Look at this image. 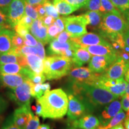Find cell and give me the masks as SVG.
I'll use <instances>...</instances> for the list:
<instances>
[{
  "label": "cell",
  "instance_id": "27",
  "mask_svg": "<svg viewBox=\"0 0 129 129\" xmlns=\"http://www.w3.org/2000/svg\"><path fill=\"white\" fill-rule=\"evenodd\" d=\"M125 114L124 111L121 109L117 115L114 116L107 124L105 125H100L97 129H111L113 127L115 126L123 121L125 118Z\"/></svg>",
  "mask_w": 129,
  "mask_h": 129
},
{
  "label": "cell",
  "instance_id": "45",
  "mask_svg": "<svg viewBox=\"0 0 129 129\" xmlns=\"http://www.w3.org/2000/svg\"><path fill=\"white\" fill-rule=\"evenodd\" d=\"M0 25L5 26L6 28L12 29L9 23L7 14L1 10H0Z\"/></svg>",
  "mask_w": 129,
  "mask_h": 129
},
{
  "label": "cell",
  "instance_id": "57",
  "mask_svg": "<svg viewBox=\"0 0 129 129\" xmlns=\"http://www.w3.org/2000/svg\"><path fill=\"white\" fill-rule=\"evenodd\" d=\"M38 129H50V127L48 124H43L40 125L38 127Z\"/></svg>",
  "mask_w": 129,
  "mask_h": 129
},
{
  "label": "cell",
  "instance_id": "22",
  "mask_svg": "<svg viewBox=\"0 0 129 129\" xmlns=\"http://www.w3.org/2000/svg\"><path fill=\"white\" fill-rule=\"evenodd\" d=\"M26 56L28 67L36 74H43L44 62L43 59L36 54H28Z\"/></svg>",
  "mask_w": 129,
  "mask_h": 129
},
{
  "label": "cell",
  "instance_id": "46",
  "mask_svg": "<svg viewBox=\"0 0 129 129\" xmlns=\"http://www.w3.org/2000/svg\"><path fill=\"white\" fill-rule=\"evenodd\" d=\"M12 0H0V10L7 14Z\"/></svg>",
  "mask_w": 129,
  "mask_h": 129
},
{
  "label": "cell",
  "instance_id": "39",
  "mask_svg": "<svg viewBox=\"0 0 129 129\" xmlns=\"http://www.w3.org/2000/svg\"><path fill=\"white\" fill-rule=\"evenodd\" d=\"M24 44L25 46L29 47H35L38 44V41L33 35L29 33H28L24 37Z\"/></svg>",
  "mask_w": 129,
  "mask_h": 129
},
{
  "label": "cell",
  "instance_id": "13",
  "mask_svg": "<svg viewBox=\"0 0 129 129\" xmlns=\"http://www.w3.org/2000/svg\"><path fill=\"white\" fill-rule=\"evenodd\" d=\"M71 40L78 45H84V46H92L98 44H110L107 40H105L102 35L97 34L89 32L78 37H74Z\"/></svg>",
  "mask_w": 129,
  "mask_h": 129
},
{
  "label": "cell",
  "instance_id": "55",
  "mask_svg": "<svg viewBox=\"0 0 129 129\" xmlns=\"http://www.w3.org/2000/svg\"><path fill=\"white\" fill-rule=\"evenodd\" d=\"M123 37L126 44L129 47V29L125 30L123 34Z\"/></svg>",
  "mask_w": 129,
  "mask_h": 129
},
{
  "label": "cell",
  "instance_id": "19",
  "mask_svg": "<svg viewBox=\"0 0 129 129\" xmlns=\"http://www.w3.org/2000/svg\"><path fill=\"white\" fill-rule=\"evenodd\" d=\"M28 77L22 74H0V80L3 85L13 89L22 84Z\"/></svg>",
  "mask_w": 129,
  "mask_h": 129
},
{
  "label": "cell",
  "instance_id": "53",
  "mask_svg": "<svg viewBox=\"0 0 129 129\" xmlns=\"http://www.w3.org/2000/svg\"><path fill=\"white\" fill-rule=\"evenodd\" d=\"M25 1L30 4L35 6L38 4H43L47 0H25Z\"/></svg>",
  "mask_w": 129,
  "mask_h": 129
},
{
  "label": "cell",
  "instance_id": "12",
  "mask_svg": "<svg viewBox=\"0 0 129 129\" xmlns=\"http://www.w3.org/2000/svg\"><path fill=\"white\" fill-rule=\"evenodd\" d=\"M14 121L20 129H24L27 124L34 117L30 104L20 106L16 109L13 114Z\"/></svg>",
  "mask_w": 129,
  "mask_h": 129
},
{
  "label": "cell",
  "instance_id": "31",
  "mask_svg": "<svg viewBox=\"0 0 129 129\" xmlns=\"http://www.w3.org/2000/svg\"><path fill=\"white\" fill-rule=\"evenodd\" d=\"M115 7L124 15L129 12V0H110Z\"/></svg>",
  "mask_w": 129,
  "mask_h": 129
},
{
  "label": "cell",
  "instance_id": "3",
  "mask_svg": "<svg viewBox=\"0 0 129 129\" xmlns=\"http://www.w3.org/2000/svg\"><path fill=\"white\" fill-rule=\"evenodd\" d=\"M99 29L101 35L111 41L118 34H123L128 29V25L121 13L108 12L103 14Z\"/></svg>",
  "mask_w": 129,
  "mask_h": 129
},
{
  "label": "cell",
  "instance_id": "11",
  "mask_svg": "<svg viewBox=\"0 0 129 129\" xmlns=\"http://www.w3.org/2000/svg\"><path fill=\"white\" fill-rule=\"evenodd\" d=\"M128 68L129 63L118 57L117 60L109 66L107 70L103 74L109 78L118 80L123 78Z\"/></svg>",
  "mask_w": 129,
  "mask_h": 129
},
{
  "label": "cell",
  "instance_id": "43",
  "mask_svg": "<svg viewBox=\"0 0 129 129\" xmlns=\"http://www.w3.org/2000/svg\"><path fill=\"white\" fill-rule=\"evenodd\" d=\"M14 29L15 30V32L17 34L20 35L21 37H23L25 36L26 34L29 33V29H28V28H26V27L23 26V25H20V24L17 23L15 26H14Z\"/></svg>",
  "mask_w": 129,
  "mask_h": 129
},
{
  "label": "cell",
  "instance_id": "28",
  "mask_svg": "<svg viewBox=\"0 0 129 129\" xmlns=\"http://www.w3.org/2000/svg\"><path fill=\"white\" fill-rule=\"evenodd\" d=\"M15 51H12L10 52L0 53V65L11 63H18L19 56Z\"/></svg>",
  "mask_w": 129,
  "mask_h": 129
},
{
  "label": "cell",
  "instance_id": "18",
  "mask_svg": "<svg viewBox=\"0 0 129 129\" xmlns=\"http://www.w3.org/2000/svg\"><path fill=\"white\" fill-rule=\"evenodd\" d=\"M80 47L83 48L88 51L92 56H109L117 54L112 44H98L92 46L78 45Z\"/></svg>",
  "mask_w": 129,
  "mask_h": 129
},
{
  "label": "cell",
  "instance_id": "63",
  "mask_svg": "<svg viewBox=\"0 0 129 129\" xmlns=\"http://www.w3.org/2000/svg\"><path fill=\"white\" fill-rule=\"evenodd\" d=\"M3 120H4V117H3V115H0V125H1V124H2Z\"/></svg>",
  "mask_w": 129,
  "mask_h": 129
},
{
  "label": "cell",
  "instance_id": "61",
  "mask_svg": "<svg viewBox=\"0 0 129 129\" xmlns=\"http://www.w3.org/2000/svg\"><path fill=\"white\" fill-rule=\"evenodd\" d=\"M125 94L129 96V83L127 82L126 88H125Z\"/></svg>",
  "mask_w": 129,
  "mask_h": 129
},
{
  "label": "cell",
  "instance_id": "8",
  "mask_svg": "<svg viewBox=\"0 0 129 129\" xmlns=\"http://www.w3.org/2000/svg\"><path fill=\"white\" fill-rule=\"evenodd\" d=\"M68 96L69 104L67 115L69 121L77 120L88 112L87 108L84 103L73 93L69 91Z\"/></svg>",
  "mask_w": 129,
  "mask_h": 129
},
{
  "label": "cell",
  "instance_id": "15",
  "mask_svg": "<svg viewBox=\"0 0 129 129\" xmlns=\"http://www.w3.org/2000/svg\"><path fill=\"white\" fill-rule=\"evenodd\" d=\"M78 44L71 40L67 43H62L58 41L57 39L53 40L50 42L49 47L48 48V54L53 56H63L65 51L68 49L75 50L79 47Z\"/></svg>",
  "mask_w": 129,
  "mask_h": 129
},
{
  "label": "cell",
  "instance_id": "58",
  "mask_svg": "<svg viewBox=\"0 0 129 129\" xmlns=\"http://www.w3.org/2000/svg\"><path fill=\"white\" fill-rule=\"evenodd\" d=\"M111 129H125V128L124 127L122 122H121V123L115 125V126L113 127L112 128H111Z\"/></svg>",
  "mask_w": 129,
  "mask_h": 129
},
{
  "label": "cell",
  "instance_id": "6",
  "mask_svg": "<svg viewBox=\"0 0 129 129\" xmlns=\"http://www.w3.org/2000/svg\"><path fill=\"white\" fill-rule=\"evenodd\" d=\"M101 74L91 71L88 68L75 67L72 68L68 74L71 83L87 84L94 85Z\"/></svg>",
  "mask_w": 129,
  "mask_h": 129
},
{
  "label": "cell",
  "instance_id": "51",
  "mask_svg": "<svg viewBox=\"0 0 129 129\" xmlns=\"http://www.w3.org/2000/svg\"><path fill=\"white\" fill-rule=\"evenodd\" d=\"M54 23L58 27H59V29L61 30V31H63L64 30V22L63 20V19H62V17H58L57 19H55V20H54Z\"/></svg>",
  "mask_w": 129,
  "mask_h": 129
},
{
  "label": "cell",
  "instance_id": "26",
  "mask_svg": "<svg viewBox=\"0 0 129 129\" xmlns=\"http://www.w3.org/2000/svg\"><path fill=\"white\" fill-rule=\"evenodd\" d=\"M87 25L93 27H99L102 19L103 13L99 11H88L84 14Z\"/></svg>",
  "mask_w": 129,
  "mask_h": 129
},
{
  "label": "cell",
  "instance_id": "33",
  "mask_svg": "<svg viewBox=\"0 0 129 129\" xmlns=\"http://www.w3.org/2000/svg\"><path fill=\"white\" fill-rule=\"evenodd\" d=\"M43 5L46 12L47 15L52 16L55 19L59 17V14L58 13L57 11L56 10L54 5L51 3L50 0L46 1Z\"/></svg>",
  "mask_w": 129,
  "mask_h": 129
},
{
  "label": "cell",
  "instance_id": "62",
  "mask_svg": "<svg viewBox=\"0 0 129 129\" xmlns=\"http://www.w3.org/2000/svg\"><path fill=\"white\" fill-rule=\"evenodd\" d=\"M5 28H6V27L5 26H3V25H0V34L1 33V32L3 31V29Z\"/></svg>",
  "mask_w": 129,
  "mask_h": 129
},
{
  "label": "cell",
  "instance_id": "40",
  "mask_svg": "<svg viewBox=\"0 0 129 129\" xmlns=\"http://www.w3.org/2000/svg\"><path fill=\"white\" fill-rule=\"evenodd\" d=\"M40 126V119L38 115L34 116L29 121V122L27 124L24 129H38Z\"/></svg>",
  "mask_w": 129,
  "mask_h": 129
},
{
  "label": "cell",
  "instance_id": "48",
  "mask_svg": "<svg viewBox=\"0 0 129 129\" xmlns=\"http://www.w3.org/2000/svg\"><path fill=\"white\" fill-rule=\"evenodd\" d=\"M121 99V106L122 108L124 109V111H127L129 109V96L126 94L122 96Z\"/></svg>",
  "mask_w": 129,
  "mask_h": 129
},
{
  "label": "cell",
  "instance_id": "41",
  "mask_svg": "<svg viewBox=\"0 0 129 129\" xmlns=\"http://www.w3.org/2000/svg\"><path fill=\"white\" fill-rule=\"evenodd\" d=\"M71 37L70 34L67 30H64L62 32H60L58 35V36L56 37V39H57V41L62 43H67V42L71 41Z\"/></svg>",
  "mask_w": 129,
  "mask_h": 129
},
{
  "label": "cell",
  "instance_id": "2",
  "mask_svg": "<svg viewBox=\"0 0 129 129\" xmlns=\"http://www.w3.org/2000/svg\"><path fill=\"white\" fill-rule=\"evenodd\" d=\"M42 107V116L44 119H60L67 114L69 99L62 88L48 90L40 99Z\"/></svg>",
  "mask_w": 129,
  "mask_h": 129
},
{
  "label": "cell",
  "instance_id": "5",
  "mask_svg": "<svg viewBox=\"0 0 129 129\" xmlns=\"http://www.w3.org/2000/svg\"><path fill=\"white\" fill-rule=\"evenodd\" d=\"M34 83L29 78L20 85L13 89H11L8 92L10 99L16 103L19 106H22L30 104L31 90Z\"/></svg>",
  "mask_w": 129,
  "mask_h": 129
},
{
  "label": "cell",
  "instance_id": "64",
  "mask_svg": "<svg viewBox=\"0 0 129 129\" xmlns=\"http://www.w3.org/2000/svg\"><path fill=\"white\" fill-rule=\"evenodd\" d=\"M64 129H81V128H75V127H68V128H64Z\"/></svg>",
  "mask_w": 129,
  "mask_h": 129
},
{
  "label": "cell",
  "instance_id": "14",
  "mask_svg": "<svg viewBox=\"0 0 129 129\" xmlns=\"http://www.w3.org/2000/svg\"><path fill=\"white\" fill-rule=\"evenodd\" d=\"M70 122L72 127L81 129H97L101 124L99 118L90 114Z\"/></svg>",
  "mask_w": 129,
  "mask_h": 129
},
{
  "label": "cell",
  "instance_id": "47",
  "mask_svg": "<svg viewBox=\"0 0 129 129\" xmlns=\"http://www.w3.org/2000/svg\"><path fill=\"white\" fill-rule=\"evenodd\" d=\"M41 19V20L43 21V23L48 28L49 26L54 23L55 19L54 17H53L52 16H49V15H46L44 17H43V18L40 19Z\"/></svg>",
  "mask_w": 129,
  "mask_h": 129
},
{
  "label": "cell",
  "instance_id": "4",
  "mask_svg": "<svg viewBox=\"0 0 129 129\" xmlns=\"http://www.w3.org/2000/svg\"><path fill=\"white\" fill-rule=\"evenodd\" d=\"M73 66L70 58L63 56H53L49 68L44 74L47 80H59L68 75Z\"/></svg>",
  "mask_w": 129,
  "mask_h": 129
},
{
  "label": "cell",
  "instance_id": "10",
  "mask_svg": "<svg viewBox=\"0 0 129 129\" xmlns=\"http://www.w3.org/2000/svg\"><path fill=\"white\" fill-rule=\"evenodd\" d=\"M25 0H12L7 13L9 25L14 28L25 16Z\"/></svg>",
  "mask_w": 129,
  "mask_h": 129
},
{
  "label": "cell",
  "instance_id": "30",
  "mask_svg": "<svg viewBox=\"0 0 129 129\" xmlns=\"http://www.w3.org/2000/svg\"><path fill=\"white\" fill-rule=\"evenodd\" d=\"M23 37H21L20 35L17 34L16 32H14L12 37V44L14 48V51L17 54H22L20 53L21 48L24 45Z\"/></svg>",
  "mask_w": 129,
  "mask_h": 129
},
{
  "label": "cell",
  "instance_id": "56",
  "mask_svg": "<svg viewBox=\"0 0 129 129\" xmlns=\"http://www.w3.org/2000/svg\"><path fill=\"white\" fill-rule=\"evenodd\" d=\"M124 125L125 129H129V117H127L124 119Z\"/></svg>",
  "mask_w": 129,
  "mask_h": 129
},
{
  "label": "cell",
  "instance_id": "52",
  "mask_svg": "<svg viewBox=\"0 0 129 129\" xmlns=\"http://www.w3.org/2000/svg\"><path fill=\"white\" fill-rule=\"evenodd\" d=\"M35 113H36L37 115H38V117H41L42 116V107L38 99H37V100L36 101V108H35Z\"/></svg>",
  "mask_w": 129,
  "mask_h": 129
},
{
  "label": "cell",
  "instance_id": "42",
  "mask_svg": "<svg viewBox=\"0 0 129 129\" xmlns=\"http://www.w3.org/2000/svg\"><path fill=\"white\" fill-rule=\"evenodd\" d=\"M34 20L31 17H30L29 16L25 15L20 19V20L19 21L18 23L20 24V25H23V26L26 27V28H28V29L30 30V27H31L32 24L33 23Z\"/></svg>",
  "mask_w": 129,
  "mask_h": 129
},
{
  "label": "cell",
  "instance_id": "49",
  "mask_svg": "<svg viewBox=\"0 0 129 129\" xmlns=\"http://www.w3.org/2000/svg\"><path fill=\"white\" fill-rule=\"evenodd\" d=\"M35 9H36L37 12H38V15H39V19L43 18L45 16L47 15L46 12L43 4H38L35 5Z\"/></svg>",
  "mask_w": 129,
  "mask_h": 129
},
{
  "label": "cell",
  "instance_id": "16",
  "mask_svg": "<svg viewBox=\"0 0 129 129\" xmlns=\"http://www.w3.org/2000/svg\"><path fill=\"white\" fill-rule=\"evenodd\" d=\"M122 109L121 102L118 100L111 102L105 107L104 110L99 116V120L101 122L100 125H105L107 124L111 119L117 115Z\"/></svg>",
  "mask_w": 129,
  "mask_h": 129
},
{
  "label": "cell",
  "instance_id": "21",
  "mask_svg": "<svg viewBox=\"0 0 129 129\" xmlns=\"http://www.w3.org/2000/svg\"><path fill=\"white\" fill-rule=\"evenodd\" d=\"M92 55L84 48L77 47L75 50L74 56L72 58L73 65L75 67H80L87 63L91 59Z\"/></svg>",
  "mask_w": 129,
  "mask_h": 129
},
{
  "label": "cell",
  "instance_id": "24",
  "mask_svg": "<svg viewBox=\"0 0 129 129\" xmlns=\"http://www.w3.org/2000/svg\"><path fill=\"white\" fill-rule=\"evenodd\" d=\"M53 4L58 13L63 16L69 15L78 10L77 7L69 4L64 0H53Z\"/></svg>",
  "mask_w": 129,
  "mask_h": 129
},
{
  "label": "cell",
  "instance_id": "32",
  "mask_svg": "<svg viewBox=\"0 0 129 129\" xmlns=\"http://www.w3.org/2000/svg\"><path fill=\"white\" fill-rule=\"evenodd\" d=\"M101 6L100 8V12L102 13H120V11L113 5L110 0H101Z\"/></svg>",
  "mask_w": 129,
  "mask_h": 129
},
{
  "label": "cell",
  "instance_id": "20",
  "mask_svg": "<svg viewBox=\"0 0 129 129\" xmlns=\"http://www.w3.org/2000/svg\"><path fill=\"white\" fill-rule=\"evenodd\" d=\"M14 33L11 29L5 28L0 34V53L14 51L12 37Z\"/></svg>",
  "mask_w": 129,
  "mask_h": 129
},
{
  "label": "cell",
  "instance_id": "37",
  "mask_svg": "<svg viewBox=\"0 0 129 129\" xmlns=\"http://www.w3.org/2000/svg\"><path fill=\"white\" fill-rule=\"evenodd\" d=\"M101 6V0H87L84 7L90 11H99Z\"/></svg>",
  "mask_w": 129,
  "mask_h": 129
},
{
  "label": "cell",
  "instance_id": "54",
  "mask_svg": "<svg viewBox=\"0 0 129 129\" xmlns=\"http://www.w3.org/2000/svg\"><path fill=\"white\" fill-rule=\"evenodd\" d=\"M41 88L43 91H44V93H45L46 91L50 90L51 88V85L49 83H42L41 84Z\"/></svg>",
  "mask_w": 129,
  "mask_h": 129
},
{
  "label": "cell",
  "instance_id": "7",
  "mask_svg": "<svg viewBox=\"0 0 129 129\" xmlns=\"http://www.w3.org/2000/svg\"><path fill=\"white\" fill-rule=\"evenodd\" d=\"M65 30L70 34L71 38L78 37L87 33V22L84 16H71L62 17Z\"/></svg>",
  "mask_w": 129,
  "mask_h": 129
},
{
  "label": "cell",
  "instance_id": "29",
  "mask_svg": "<svg viewBox=\"0 0 129 129\" xmlns=\"http://www.w3.org/2000/svg\"><path fill=\"white\" fill-rule=\"evenodd\" d=\"M127 84V82L123 79L120 83L114 85V86L107 88L106 90L118 97L122 96L125 94V88H126Z\"/></svg>",
  "mask_w": 129,
  "mask_h": 129
},
{
  "label": "cell",
  "instance_id": "60",
  "mask_svg": "<svg viewBox=\"0 0 129 129\" xmlns=\"http://www.w3.org/2000/svg\"><path fill=\"white\" fill-rule=\"evenodd\" d=\"M124 78H125V80L127 82L129 83V68L127 69V72H125V75H124Z\"/></svg>",
  "mask_w": 129,
  "mask_h": 129
},
{
  "label": "cell",
  "instance_id": "34",
  "mask_svg": "<svg viewBox=\"0 0 129 129\" xmlns=\"http://www.w3.org/2000/svg\"><path fill=\"white\" fill-rule=\"evenodd\" d=\"M25 15L29 16L34 20L39 19V15L37 12L35 6L30 4L25 1Z\"/></svg>",
  "mask_w": 129,
  "mask_h": 129
},
{
  "label": "cell",
  "instance_id": "36",
  "mask_svg": "<svg viewBox=\"0 0 129 129\" xmlns=\"http://www.w3.org/2000/svg\"><path fill=\"white\" fill-rule=\"evenodd\" d=\"M1 129H20L14 121L13 114H11L4 121Z\"/></svg>",
  "mask_w": 129,
  "mask_h": 129
},
{
  "label": "cell",
  "instance_id": "50",
  "mask_svg": "<svg viewBox=\"0 0 129 129\" xmlns=\"http://www.w3.org/2000/svg\"><path fill=\"white\" fill-rule=\"evenodd\" d=\"M8 105H9L8 102L4 98L0 96V115L6 110Z\"/></svg>",
  "mask_w": 129,
  "mask_h": 129
},
{
  "label": "cell",
  "instance_id": "38",
  "mask_svg": "<svg viewBox=\"0 0 129 129\" xmlns=\"http://www.w3.org/2000/svg\"><path fill=\"white\" fill-rule=\"evenodd\" d=\"M44 93L41 88V84H34L31 90V96L40 99Z\"/></svg>",
  "mask_w": 129,
  "mask_h": 129
},
{
  "label": "cell",
  "instance_id": "23",
  "mask_svg": "<svg viewBox=\"0 0 129 129\" xmlns=\"http://www.w3.org/2000/svg\"><path fill=\"white\" fill-rule=\"evenodd\" d=\"M20 53L21 54L25 56L30 54H36V55L39 56L43 60L46 57V52H45L44 44L40 41H38V44L35 47H29L24 45L21 48Z\"/></svg>",
  "mask_w": 129,
  "mask_h": 129
},
{
  "label": "cell",
  "instance_id": "1",
  "mask_svg": "<svg viewBox=\"0 0 129 129\" xmlns=\"http://www.w3.org/2000/svg\"><path fill=\"white\" fill-rule=\"evenodd\" d=\"M69 91L84 103L88 112H93L96 108L109 104L120 98L104 88L87 84L71 83Z\"/></svg>",
  "mask_w": 129,
  "mask_h": 129
},
{
  "label": "cell",
  "instance_id": "17",
  "mask_svg": "<svg viewBox=\"0 0 129 129\" xmlns=\"http://www.w3.org/2000/svg\"><path fill=\"white\" fill-rule=\"evenodd\" d=\"M30 31L38 41L44 45L49 43L48 39V28L43 24L41 19H37L34 20Z\"/></svg>",
  "mask_w": 129,
  "mask_h": 129
},
{
  "label": "cell",
  "instance_id": "25",
  "mask_svg": "<svg viewBox=\"0 0 129 129\" xmlns=\"http://www.w3.org/2000/svg\"><path fill=\"white\" fill-rule=\"evenodd\" d=\"M25 68L17 63H11L0 65V74H22L24 75Z\"/></svg>",
  "mask_w": 129,
  "mask_h": 129
},
{
  "label": "cell",
  "instance_id": "9",
  "mask_svg": "<svg viewBox=\"0 0 129 129\" xmlns=\"http://www.w3.org/2000/svg\"><path fill=\"white\" fill-rule=\"evenodd\" d=\"M117 54L109 56H92L88 62V68L95 73L103 74L117 59Z\"/></svg>",
  "mask_w": 129,
  "mask_h": 129
},
{
  "label": "cell",
  "instance_id": "59",
  "mask_svg": "<svg viewBox=\"0 0 129 129\" xmlns=\"http://www.w3.org/2000/svg\"><path fill=\"white\" fill-rule=\"evenodd\" d=\"M124 17L126 20L127 23V25H128V29H129V12H127L126 14H125L124 15Z\"/></svg>",
  "mask_w": 129,
  "mask_h": 129
},
{
  "label": "cell",
  "instance_id": "44",
  "mask_svg": "<svg viewBox=\"0 0 129 129\" xmlns=\"http://www.w3.org/2000/svg\"><path fill=\"white\" fill-rule=\"evenodd\" d=\"M64 1L78 9L80 8L84 7L87 0H64Z\"/></svg>",
  "mask_w": 129,
  "mask_h": 129
},
{
  "label": "cell",
  "instance_id": "35",
  "mask_svg": "<svg viewBox=\"0 0 129 129\" xmlns=\"http://www.w3.org/2000/svg\"><path fill=\"white\" fill-rule=\"evenodd\" d=\"M62 32L57 25L53 23L48 28V39L49 43L53 40L55 39L59 34Z\"/></svg>",
  "mask_w": 129,
  "mask_h": 129
}]
</instances>
